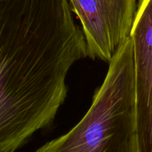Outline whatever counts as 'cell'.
<instances>
[{
	"label": "cell",
	"instance_id": "cell-1",
	"mask_svg": "<svg viewBox=\"0 0 152 152\" xmlns=\"http://www.w3.org/2000/svg\"><path fill=\"white\" fill-rule=\"evenodd\" d=\"M68 0L0 1V152H14L53 123L66 76L88 56Z\"/></svg>",
	"mask_w": 152,
	"mask_h": 152
},
{
	"label": "cell",
	"instance_id": "cell-2",
	"mask_svg": "<svg viewBox=\"0 0 152 152\" xmlns=\"http://www.w3.org/2000/svg\"><path fill=\"white\" fill-rule=\"evenodd\" d=\"M36 152H140L132 37L109 62L103 83L83 118Z\"/></svg>",
	"mask_w": 152,
	"mask_h": 152
},
{
	"label": "cell",
	"instance_id": "cell-3",
	"mask_svg": "<svg viewBox=\"0 0 152 152\" xmlns=\"http://www.w3.org/2000/svg\"><path fill=\"white\" fill-rule=\"evenodd\" d=\"M80 19L88 56L110 62L130 37L137 13V0H68Z\"/></svg>",
	"mask_w": 152,
	"mask_h": 152
},
{
	"label": "cell",
	"instance_id": "cell-4",
	"mask_svg": "<svg viewBox=\"0 0 152 152\" xmlns=\"http://www.w3.org/2000/svg\"><path fill=\"white\" fill-rule=\"evenodd\" d=\"M131 37L140 152H152V0H140Z\"/></svg>",
	"mask_w": 152,
	"mask_h": 152
}]
</instances>
